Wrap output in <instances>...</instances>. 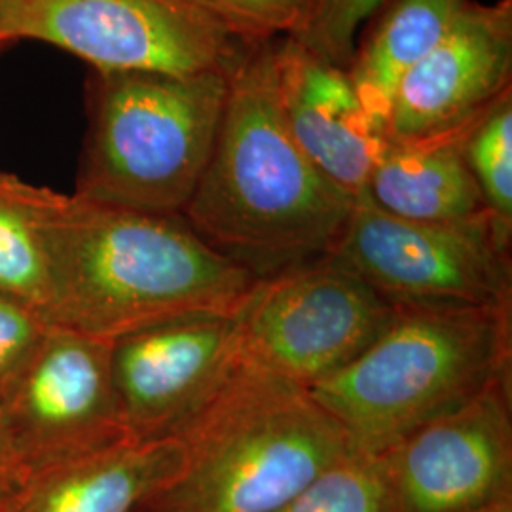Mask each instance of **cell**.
I'll use <instances>...</instances> for the list:
<instances>
[{
    "label": "cell",
    "mask_w": 512,
    "mask_h": 512,
    "mask_svg": "<svg viewBox=\"0 0 512 512\" xmlns=\"http://www.w3.org/2000/svg\"><path fill=\"white\" fill-rule=\"evenodd\" d=\"M50 264L48 323L103 340L169 319L236 315L256 277L181 215H156L38 186Z\"/></svg>",
    "instance_id": "1"
},
{
    "label": "cell",
    "mask_w": 512,
    "mask_h": 512,
    "mask_svg": "<svg viewBox=\"0 0 512 512\" xmlns=\"http://www.w3.org/2000/svg\"><path fill=\"white\" fill-rule=\"evenodd\" d=\"M275 44H247L230 69L215 147L181 213L198 238L256 279L330 255L357 200L311 164L287 128Z\"/></svg>",
    "instance_id": "2"
},
{
    "label": "cell",
    "mask_w": 512,
    "mask_h": 512,
    "mask_svg": "<svg viewBox=\"0 0 512 512\" xmlns=\"http://www.w3.org/2000/svg\"><path fill=\"white\" fill-rule=\"evenodd\" d=\"M173 439L179 467L135 512H274L351 456L308 387L245 353Z\"/></svg>",
    "instance_id": "3"
},
{
    "label": "cell",
    "mask_w": 512,
    "mask_h": 512,
    "mask_svg": "<svg viewBox=\"0 0 512 512\" xmlns=\"http://www.w3.org/2000/svg\"><path fill=\"white\" fill-rule=\"evenodd\" d=\"M512 308L395 306L380 336L310 391L351 454L374 459L416 429L511 380Z\"/></svg>",
    "instance_id": "4"
},
{
    "label": "cell",
    "mask_w": 512,
    "mask_h": 512,
    "mask_svg": "<svg viewBox=\"0 0 512 512\" xmlns=\"http://www.w3.org/2000/svg\"><path fill=\"white\" fill-rule=\"evenodd\" d=\"M230 69H92L88 131L73 194L133 211L181 215L215 147Z\"/></svg>",
    "instance_id": "5"
},
{
    "label": "cell",
    "mask_w": 512,
    "mask_h": 512,
    "mask_svg": "<svg viewBox=\"0 0 512 512\" xmlns=\"http://www.w3.org/2000/svg\"><path fill=\"white\" fill-rule=\"evenodd\" d=\"M330 255L391 306L512 308L511 247L490 217L401 219L363 194Z\"/></svg>",
    "instance_id": "6"
},
{
    "label": "cell",
    "mask_w": 512,
    "mask_h": 512,
    "mask_svg": "<svg viewBox=\"0 0 512 512\" xmlns=\"http://www.w3.org/2000/svg\"><path fill=\"white\" fill-rule=\"evenodd\" d=\"M395 306L336 256L256 279L236 317L243 353L311 389L355 361Z\"/></svg>",
    "instance_id": "7"
},
{
    "label": "cell",
    "mask_w": 512,
    "mask_h": 512,
    "mask_svg": "<svg viewBox=\"0 0 512 512\" xmlns=\"http://www.w3.org/2000/svg\"><path fill=\"white\" fill-rule=\"evenodd\" d=\"M8 35L65 50L93 71L171 74L230 69L249 44L186 0H12Z\"/></svg>",
    "instance_id": "8"
},
{
    "label": "cell",
    "mask_w": 512,
    "mask_h": 512,
    "mask_svg": "<svg viewBox=\"0 0 512 512\" xmlns=\"http://www.w3.org/2000/svg\"><path fill=\"white\" fill-rule=\"evenodd\" d=\"M0 421L31 476L133 440L116 397L112 342L52 325L0 393Z\"/></svg>",
    "instance_id": "9"
},
{
    "label": "cell",
    "mask_w": 512,
    "mask_h": 512,
    "mask_svg": "<svg viewBox=\"0 0 512 512\" xmlns=\"http://www.w3.org/2000/svg\"><path fill=\"white\" fill-rule=\"evenodd\" d=\"M511 380L372 459L385 512H476L512 499Z\"/></svg>",
    "instance_id": "10"
},
{
    "label": "cell",
    "mask_w": 512,
    "mask_h": 512,
    "mask_svg": "<svg viewBox=\"0 0 512 512\" xmlns=\"http://www.w3.org/2000/svg\"><path fill=\"white\" fill-rule=\"evenodd\" d=\"M512 92V0H469L439 44L404 74L385 141L465 137Z\"/></svg>",
    "instance_id": "11"
},
{
    "label": "cell",
    "mask_w": 512,
    "mask_h": 512,
    "mask_svg": "<svg viewBox=\"0 0 512 512\" xmlns=\"http://www.w3.org/2000/svg\"><path fill=\"white\" fill-rule=\"evenodd\" d=\"M241 357L232 315H186L112 340V378L129 437H173Z\"/></svg>",
    "instance_id": "12"
},
{
    "label": "cell",
    "mask_w": 512,
    "mask_h": 512,
    "mask_svg": "<svg viewBox=\"0 0 512 512\" xmlns=\"http://www.w3.org/2000/svg\"><path fill=\"white\" fill-rule=\"evenodd\" d=\"M275 78L285 124L296 145L329 181L353 198L366 192L385 147L348 71L277 38Z\"/></svg>",
    "instance_id": "13"
},
{
    "label": "cell",
    "mask_w": 512,
    "mask_h": 512,
    "mask_svg": "<svg viewBox=\"0 0 512 512\" xmlns=\"http://www.w3.org/2000/svg\"><path fill=\"white\" fill-rule=\"evenodd\" d=\"M179 440H126L27 482L8 512H135L175 473Z\"/></svg>",
    "instance_id": "14"
},
{
    "label": "cell",
    "mask_w": 512,
    "mask_h": 512,
    "mask_svg": "<svg viewBox=\"0 0 512 512\" xmlns=\"http://www.w3.org/2000/svg\"><path fill=\"white\" fill-rule=\"evenodd\" d=\"M463 139L385 141L366 196L385 213L418 222L490 217L465 162Z\"/></svg>",
    "instance_id": "15"
},
{
    "label": "cell",
    "mask_w": 512,
    "mask_h": 512,
    "mask_svg": "<svg viewBox=\"0 0 512 512\" xmlns=\"http://www.w3.org/2000/svg\"><path fill=\"white\" fill-rule=\"evenodd\" d=\"M469 0H384L361 27L348 76L374 126L384 135L404 74L452 29Z\"/></svg>",
    "instance_id": "16"
},
{
    "label": "cell",
    "mask_w": 512,
    "mask_h": 512,
    "mask_svg": "<svg viewBox=\"0 0 512 512\" xmlns=\"http://www.w3.org/2000/svg\"><path fill=\"white\" fill-rule=\"evenodd\" d=\"M37 194V184L0 171V293L48 321L50 264Z\"/></svg>",
    "instance_id": "17"
},
{
    "label": "cell",
    "mask_w": 512,
    "mask_h": 512,
    "mask_svg": "<svg viewBox=\"0 0 512 512\" xmlns=\"http://www.w3.org/2000/svg\"><path fill=\"white\" fill-rule=\"evenodd\" d=\"M463 156L494 222L512 245V92L488 110L463 139Z\"/></svg>",
    "instance_id": "18"
},
{
    "label": "cell",
    "mask_w": 512,
    "mask_h": 512,
    "mask_svg": "<svg viewBox=\"0 0 512 512\" xmlns=\"http://www.w3.org/2000/svg\"><path fill=\"white\" fill-rule=\"evenodd\" d=\"M274 512H385L374 461L351 454Z\"/></svg>",
    "instance_id": "19"
},
{
    "label": "cell",
    "mask_w": 512,
    "mask_h": 512,
    "mask_svg": "<svg viewBox=\"0 0 512 512\" xmlns=\"http://www.w3.org/2000/svg\"><path fill=\"white\" fill-rule=\"evenodd\" d=\"M384 0H313L291 40L340 69H348L355 40Z\"/></svg>",
    "instance_id": "20"
},
{
    "label": "cell",
    "mask_w": 512,
    "mask_h": 512,
    "mask_svg": "<svg viewBox=\"0 0 512 512\" xmlns=\"http://www.w3.org/2000/svg\"><path fill=\"white\" fill-rule=\"evenodd\" d=\"M241 42L291 37L313 0H186Z\"/></svg>",
    "instance_id": "21"
},
{
    "label": "cell",
    "mask_w": 512,
    "mask_h": 512,
    "mask_svg": "<svg viewBox=\"0 0 512 512\" xmlns=\"http://www.w3.org/2000/svg\"><path fill=\"white\" fill-rule=\"evenodd\" d=\"M50 327L37 310L0 293V393L31 359Z\"/></svg>",
    "instance_id": "22"
},
{
    "label": "cell",
    "mask_w": 512,
    "mask_h": 512,
    "mask_svg": "<svg viewBox=\"0 0 512 512\" xmlns=\"http://www.w3.org/2000/svg\"><path fill=\"white\" fill-rule=\"evenodd\" d=\"M29 471L0 421V511H8L29 482Z\"/></svg>",
    "instance_id": "23"
},
{
    "label": "cell",
    "mask_w": 512,
    "mask_h": 512,
    "mask_svg": "<svg viewBox=\"0 0 512 512\" xmlns=\"http://www.w3.org/2000/svg\"><path fill=\"white\" fill-rule=\"evenodd\" d=\"M10 8H12V0H0V40L6 44H12V38L8 35Z\"/></svg>",
    "instance_id": "24"
},
{
    "label": "cell",
    "mask_w": 512,
    "mask_h": 512,
    "mask_svg": "<svg viewBox=\"0 0 512 512\" xmlns=\"http://www.w3.org/2000/svg\"><path fill=\"white\" fill-rule=\"evenodd\" d=\"M476 512H512V499L499 501V503H495V505H490V507H486V509Z\"/></svg>",
    "instance_id": "25"
},
{
    "label": "cell",
    "mask_w": 512,
    "mask_h": 512,
    "mask_svg": "<svg viewBox=\"0 0 512 512\" xmlns=\"http://www.w3.org/2000/svg\"><path fill=\"white\" fill-rule=\"evenodd\" d=\"M6 46H8V44H6V42H2V40H0V52H2V50H4V48H6Z\"/></svg>",
    "instance_id": "26"
},
{
    "label": "cell",
    "mask_w": 512,
    "mask_h": 512,
    "mask_svg": "<svg viewBox=\"0 0 512 512\" xmlns=\"http://www.w3.org/2000/svg\"><path fill=\"white\" fill-rule=\"evenodd\" d=\"M0 512H8V511H0Z\"/></svg>",
    "instance_id": "27"
}]
</instances>
